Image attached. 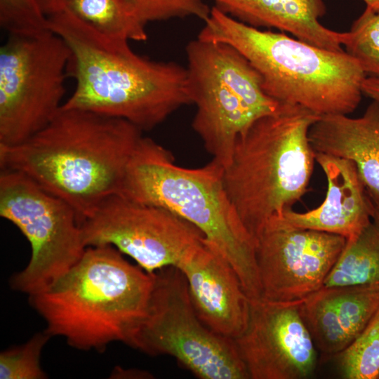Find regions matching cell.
Returning a JSON list of instances; mask_svg holds the SVG:
<instances>
[{"label": "cell", "mask_w": 379, "mask_h": 379, "mask_svg": "<svg viewBox=\"0 0 379 379\" xmlns=\"http://www.w3.org/2000/svg\"><path fill=\"white\" fill-rule=\"evenodd\" d=\"M155 274L130 263L110 245L86 247L81 259L43 291L29 295L50 336L77 349L132 347L149 311Z\"/></svg>", "instance_id": "cell-3"}, {"label": "cell", "mask_w": 379, "mask_h": 379, "mask_svg": "<svg viewBox=\"0 0 379 379\" xmlns=\"http://www.w3.org/2000/svg\"><path fill=\"white\" fill-rule=\"evenodd\" d=\"M80 227L86 247L112 246L149 273L176 267L206 240L195 225L176 214L119 194L101 202Z\"/></svg>", "instance_id": "cell-11"}, {"label": "cell", "mask_w": 379, "mask_h": 379, "mask_svg": "<svg viewBox=\"0 0 379 379\" xmlns=\"http://www.w3.org/2000/svg\"><path fill=\"white\" fill-rule=\"evenodd\" d=\"M379 310V283L323 286L299 302L315 347L337 356L361 334Z\"/></svg>", "instance_id": "cell-15"}, {"label": "cell", "mask_w": 379, "mask_h": 379, "mask_svg": "<svg viewBox=\"0 0 379 379\" xmlns=\"http://www.w3.org/2000/svg\"><path fill=\"white\" fill-rule=\"evenodd\" d=\"M0 215L29 242V262L11 281L29 296L66 273L86 248L74 209L20 172L1 170Z\"/></svg>", "instance_id": "cell-10"}, {"label": "cell", "mask_w": 379, "mask_h": 379, "mask_svg": "<svg viewBox=\"0 0 379 379\" xmlns=\"http://www.w3.org/2000/svg\"><path fill=\"white\" fill-rule=\"evenodd\" d=\"M370 223L345 247L324 286L379 283V200H372Z\"/></svg>", "instance_id": "cell-19"}, {"label": "cell", "mask_w": 379, "mask_h": 379, "mask_svg": "<svg viewBox=\"0 0 379 379\" xmlns=\"http://www.w3.org/2000/svg\"><path fill=\"white\" fill-rule=\"evenodd\" d=\"M63 8L107 37L136 41L147 39L146 24L126 0H65Z\"/></svg>", "instance_id": "cell-20"}, {"label": "cell", "mask_w": 379, "mask_h": 379, "mask_svg": "<svg viewBox=\"0 0 379 379\" xmlns=\"http://www.w3.org/2000/svg\"><path fill=\"white\" fill-rule=\"evenodd\" d=\"M186 55L197 106L192 126L212 160L225 169L239 138L255 121L274 112L279 102L265 93L259 73L232 46L197 38L188 43Z\"/></svg>", "instance_id": "cell-7"}, {"label": "cell", "mask_w": 379, "mask_h": 379, "mask_svg": "<svg viewBox=\"0 0 379 379\" xmlns=\"http://www.w3.org/2000/svg\"><path fill=\"white\" fill-rule=\"evenodd\" d=\"M314 156L327 180L324 201L304 213L288 210L279 218L293 227L335 234L353 241L370 223L373 212L357 167L343 158L315 152Z\"/></svg>", "instance_id": "cell-16"}, {"label": "cell", "mask_w": 379, "mask_h": 379, "mask_svg": "<svg viewBox=\"0 0 379 379\" xmlns=\"http://www.w3.org/2000/svg\"><path fill=\"white\" fill-rule=\"evenodd\" d=\"M362 92L379 104V76H366L362 84Z\"/></svg>", "instance_id": "cell-26"}, {"label": "cell", "mask_w": 379, "mask_h": 379, "mask_svg": "<svg viewBox=\"0 0 379 379\" xmlns=\"http://www.w3.org/2000/svg\"><path fill=\"white\" fill-rule=\"evenodd\" d=\"M49 337L45 331L37 333L26 343L1 352L0 378H46V374L41 368L40 356Z\"/></svg>", "instance_id": "cell-23"}, {"label": "cell", "mask_w": 379, "mask_h": 379, "mask_svg": "<svg viewBox=\"0 0 379 379\" xmlns=\"http://www.w3.org/2000/svg\"><path fill=\"white\" fill-rule=\"evenodd\" d=\"M319 117L300 105L279 103L237 140L223 180L255 242L270 219L283 216L307 192L315 162L309 131Z\"/></svg>", "instance_id": "cell-6"}, {"label": "cell", "mask_w": 379, "mask_h": 379, "mask_svg": "<svg viewBox=\"0 0 379 379\" xmlns=\"http://www.w3.org/2000/svg\"><path fill=\"white\" fill-rule=\"evenodd\" d=\"M142 132L123 119L61 107L27 140L0 146V168L26 175L68 203L80 225L105 199L119 194Z\"/></svg>", "instance_id": "cell-1"}, {"label": "cell", "mask_w": 379, "mask_h": 379, "mask_svg": "<svg viewBox=\"0 0 379 379\" xmlns=\"http://www.w3.org/2000/svg\"><path fill=\"white\" fill-rule=\"evenodd\" d=\"M337 357L343 378H379V310L357 340Z\"/></svg>", "instance_id": "cell-21"}, {"label": "cell", "mask_w": 379, "mask_h": 379, "mask_svg": "<svg viewBox=\"0 0 379 379\" xmlns=\"http://www.w3.org/2000/svg\"><path fill=\"white\" fill-rule=\"evenodd\" d=\"M0 25L8 34L34 35L48 29L36 0H0Z\"/></svg>", "instance_id": "cell-24"}, {"label": "cell", "mask_w": 379, "mask_h": 379, "mask_svg": "<svg viewBox=\"0 0 379 379\" xmlns=\"http://www.w3.org/2000/svg\"><path fill=\"white\" fill-rule=\"evenodd\" d=\"M43 13L48 17L63 9L65 0H36Z\"/></svg>", "instance_id": "cell-27"}, {"label": "cell", "mask_w": 379, "mask_h": 379, "mask_svg": "<svg viewBox=\"0 0 379 379\" xmlns=\"http://www.w3.org/2000/svg\"><path fill=\"white\" fill-rule=\"evenodd\" d=\"M175 267L185 277L193 306L204 325L224 337L241 336L248 323L250 299L231 265L205 241Z\"/></svg>", "instance_id": "cell-14"}, {"label": "cell", "mask_w": 379, "mask_h": 379, "mask_svg": "<svg viewBox=\"0 0 379 379\" xmlns=\"http://www.w3.org/2000/svg\"><path fill=\"white\" fill-rule=\"evenodd\" d=\"M366 4V8L379 11V0H362Z\"/></svg>", "instance_id": "cell-28"}, {"label": "cell", "mask_w": 379, "mask_h": 379, "mask_svg": "<svg viewBox=\"0 0 379 379\" xmlns=\"http://www.w3.org/2000/svg\"><path fill=\"white\" fill-rule=\"evenodd\" d=\"M204 22L197 38L236 48L259 73L265 93L279 103L300 105L320 116L348 114L359 105L367 75L345 51L259 29L215 6Z\"/></svg>", "instance_id": "cell-5"}, {"label": "cell", "mask_w": 379, "mask_h": 379, "mask_svg": "<svg viewBox=\"0 0 379 379\" xmlns=\"http://www.w3.org/2000/svg\"><path fill=\"white\" fill-rule=\"evenodd\" d=\"M223 175L224 168L213 160L199 168L180 166L168 150L142 136L119 194L165 208L195 225L234 268L249 299L260 298L256 242L227 194Z\"/></svg>", "instance_id": "cell-4"}, {"label": "cell", "mask_w": 379, "mask_h": 379, "mask_svg": "<svg viewBox=\"0 0 379 379\" xmlns=\"http://www.w3.org/2000/svg\"><path fill=\"white\" fill-rule=\"evenodd\" d=\"M315 152L348 159L356 166L366 192L379 200V104L373 101L359 117L321 115L311 126Z\"/></svg>", "instance_id": "cell-17"}, {"label": "cell", "mask_w": 379, "mask_h": 379, "mask_svg": "<svg viewBox=\"0 0 379 379\" xmlns=\"http://www.w3.org/2000/svg\"><path fill=\"white\" fill-rule=\"evenodd\" d=\"M47 18L70 52L67 75L75 86L62 108L123 119L144 131L192 104L186 67L142 57L129 41L99 33L65 8Z\"/></svg>", "instance_id": "cell-2"}, {"label": "cell", "mask_w": 379, "mask_h": 379, "mask_svg": "<svg viewBox=\"0 0 379 379\" xmlns=\"http://www.w3.org/2000/svg\"><path fill=\"white\" fill-rule=\"evenodd\" d=\"M346 242L342 236L293 227L279 217L272 218L256 240L262 298L295 302L318 291Z\"/></svg>", "instance_id": "cell-12"}, {"label": "cell", "mask_w": 379, "mask_h": 379, "mask_svg": "<svg viewBox=\"0 0 379 379\" xmlns=\"http://www.w3.org/2000/svg\"><path fill=\"white\" fill-rule=\"evenodd\" d=\"M343 46L367 76H379V11L366 8L344 32Z\"/></svg>", "instance_id": "cell-22"}, {"label": "cell", "mask_w": 379, "mask_h": 379, "mask_svg": "<svg viewBox=\"0 0 379 379\" xmlns=\"http://www.w3.org/2000/svg\"><path fill=\"white\" fill-rule=\"evenodd\" d=\"M154 274L148 314L132 347L170 355L199 378H249L234 340L200 320L182 272L171 266Z\"/></svg>", "instance_id": "cell-9"}, {"label": "cell", "mask_w": 379, "mask_h": 379, "mask_svg": "<svg viewBox=\"0 0 379 379\" xmlns=\"http://www.w3.org/2000/svg\"><path fill=\"white\" fill-rule=\"evenodd\" d=\"M215 7L253 27L276 28L311 45L334 51H345L344 32L324 27L323 0H213Z\"/></svg>", "instance_id": "cell-18"}, {"label": "cell", "mask_w": 379, "mask_h": 379, "mask_svg": "<svg viewBox=\"0 0 379 379\" xmlns=\"http://www.w3.org/2000/svg\"><path fill=\"white\" fill-rule=\"evenodd\" d=\"M300 301L250 300L248 326L234 341L251 379H302L317 351L299 312Z\"/></svg>", "instance_id": "cell-13"}, {"label": "cell", "mask_w": 379, "mask_h": 379, "mask_svg": "<svg viewBox=\"0 0 379 379\" xmlns=\"http://www.w3.org/2000/svg\"><path fill=\"white\" fill-rule=\"evenodd\" d=\"M69 55L66 43L49 29L8 34L0 47V146L24 142L58 113Z\"/></svg>", "instance_id": "cell-8"}, {"label": "cell", "mask_w": 379, "mask_h": 379, "mask_svg": "<svg viewBox=\"0 0 379 379\" xmlns=\"http://www.w3.org/2000/svg\"><path fill=\"white\" fill-rule=\"evenodd\" d=\"M142 21L166 20L171 18L196 17L205 21L211 9L204 0H126Z\"/></svg>", "instance_id": "cell-25"}]
</instances>
